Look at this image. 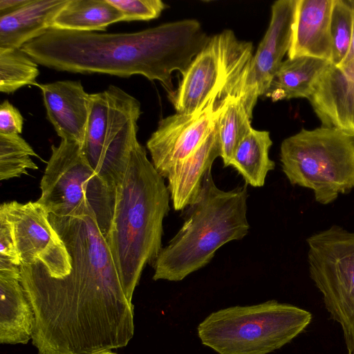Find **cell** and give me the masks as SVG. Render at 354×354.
<instances>
[{
	"label": "cell",
	"mask_w": 354,
	"mask_h": 354,
	"mask_svg": "<svg viewBox=\"0 0 354 354\" xmlns=\"http://www.w3.org/2000/svg\"><path fill=\"white\" fill-rule=\"evenodd\" d=\"M48 218L71 270L53 278L39 261L20 265L34 313L32 344L39 354H96L126 346L134 335L133 306L93 212Z\"/></svg>",
	"instance_id": "obj_1"
},
{
	"label": "cell",
	"mask_w": 354,
	"mask_h": 354,
	"mask_svg": "<svg viewBox=\"0 0 354 354\" xmlns=\"http://www.w3.org/2000/svg\"><path fill=\"white\" fill-rule=\"evenodd\" d=\"M209 37L196 19L162 24L141 31L98 33L49 28L21 50L37 64L58 71L158 80L169 95L171 75L183 74Z\"/></svg>",
	"instance_id": "obj_2"
},
{
	"label": "cell",
	"mask_w": 354,
	"mask_h": 354,
	"mask_svg": "<svg viewBox=\"0 0 354 354\" xmlns=\"http://www.w3.org/2000/svg\"><path fill=\"white\" fill-rule=\"evenodd\" d=\"M164 179L138 142L116 187L113 218L106 236L130 301L144 268L147 263L153 266L162 248L163 221L171 201Z\"/></svg>",
	"instance_id": "obj_3"
},
{
	"label": "cell",
	"mask_w": 354,
	"mask_h": 354,
	"mask_svg": "<svg viewBox=\"0 0 354 354\" xmlns=\"http://www.w3.org/2000/svg\"><path fill=\"white\" fill-rule=\"evenodd\" d=\"M248 198V185L221 189L209 169L198 197L184 209L182 227L156 258L153 279L182 281L207 266L223 245L243 239L250 229Z\"/></svg>",
	"instance_id": "obj_4"
},
{
	"label": "cell",
	"mask_w": 354,
	"mask_h": 354,
	"mask_svg": "<svg viewBox=\"0 0 354 354\" xmlns=\"http://www.w3.org/2000/svg\"><path fill=\"white\" fill-rule=\"evenodd\" d=\"M311 320L303 308L270 300L213 312L197 330L202 344L218 354H268L291 342Z\"/></svg>",
	"instance_id": "obj_5"
},
{
	"label": "cell",
	"mask_w": 354,
	"mask_h": 354,
	"mask_svg": "<svg viewBox=\"0 0 354 354\" xmlns=\"http://www.w3.org/2000/svg\"><path fill=\"white\" fill-rule=\"evenodd\" d=\"M280 161L290 183L311 189L321 204L354 187V137L340 130L301 129L281 142Z\"/></svg>",
	"instance_id": "obj_6"
},
{
	"label": "cell",
	"mask_w": 354,
	"mask_h": 354,
	"mask_svg": "<svg viewBox=\"0 0 354 354\" xmlns=\"http://www.w3.org/2000/svg\"><path fill=\"white\" fill-rule=\"evenodd\" d=\"M51 156L40 183L37 201L48 214L79 216L92 211L98 226L107 236L113 218L115 189L90 165L82 147L62 140L51 146Z\"/></svg>",
	"instance_id": "obj_7"
},
{
	"label": "cell",
	"mask_w": 354,
	"mask_h": 354,
	"mask_svg": "<svg viewBox=\"0 0 354 354\" xmlns=\"http://www.w3.org/2000/svg\"><path fill=\"white\" fill-rule=\"evenodd\" d=\"M141 113L140 102L116 86L91 94L82 149L91 167L114 189L138 142L137 122Z\"/></svg>",
	"instance_id": "obj_8"
},
{
	"label": "cell",
	"mask_w": 354,
	"mask_h": 354,
	"mask_svg": "<svg viewBox=\"0 0 354 354\" xmlns=\"http://www.w3.org/2000/svg\"><path fill=\"white\" fill-rule=\"evenodd\" d=\"M252 51V44L239 40L231 30L210 37L181 75L176 90L169 95L176 113H194L216 96L239 97Z\"/></svg>",
	"instance_id": "obj_9"
},
{
	"label": "cell",
	"mask_w": 354,
	"mask_h": 354,
	"mask_svg": "<svg viewBox=\"0 0 354 354\" xmlns=\"http://www.w3.org/2000/svg\"><path fill=\"white\" fill-rule=\"evenodd\" d=\"M311 279L354 354V232L334 225L307 239Z\"/></svg>",
	"instance_id": "obj_10"
},
{
	"label": "cell",
	"mask_w": 354,
	"mask_h": 354,
	"mask_svg": "<svg viewBox=\"0 0 354 354\" xmlns=\"http://www.w3.org/2000/svg\"><path fill=\"white\" fill-rule=\"evenodd\" d=\"M12 225L21 264L41 262L53 278H62L71 270L70 255L60 236L49 221V214L37 201L23 204L3 203Z\"/></svg>",
	"instance_id": "obj_11"
},
{
	"label": "cell",
	"mask_w": 354,
	"mask_h": 354,
	"mask_svg": "<svg viewBox=\"0 0 354 354\" xmlns=\"http://www.w3.org/2000/svg\"><path fill=\"white\" fill-rule=\"evenodd\" d=\"M227 97H214L205 108L194 113H176L159 121L147 147L151 162L161 176L167 178L202 145L224 109Z\"/></svg>",
	"instance_id": "obj_12"
},
{
	"label": "cell",
	"mask_w": 354,
	"mask_h": 354,
	"mask_svg": "<svg viewBox=\"0 0 354 354\" xmlns=\"http://www.w3.org/2000/svg\"><path fill=\"white\" fill-rule=\"evenodd\" d=\"M297 0H278L271 7L268 30L243 78L240 97L252 117L259 96L265 95L292 41Z\"/></svg>",
	"instance_id": "obj_13"
},
{
	"label": "cell",
	"mask_w": 354,
	"mask_h": 354,
	"mask_svg": "<svg viewBox=\"0 0 354 354\" xmlns=\"http://www.w3.org/2000/svg\"><path fill=\"white\" fill-rule=\"evenodd\" d=\"M308 100L322 127L354 137V59L340 66L330 63Z\"/></svg>",
	"instance_id": "obj_14"
},
{
	"label": "cell",
	"mask_w": 354,
	"mask_h": 354,
	"mask_svg": "<svg viewBox=\"0 0 354 354\" xmlns=\"http://www.w3.org/2000/svg\"><path fill=\"white\" fill-rule=\"evenodd\" d=\"M46 117L64 140L84 145L91 109V94L80 80L38 84Z\"/></svg>",
	"instance_id": "obj_15"
},
{
	"label": "cell",
	"mask_w": 354,
	"mask_h": 354,
	"mask_svg": "<svg viewBox=\"0 0 354 354\" xmlns=\"http://www.w3.org/2000/svg\"><path fill=\"white\" fill-rule=\"evenodd\" d=\"M33 324L34 313L21 283L20 267L0 257V342L28 343Z\"/></svg>",
	"instance_id": "obj_16"
},
{
	"label": "cell",
	"mask_w": 354,
	"mask_h": 354,
	"mask_svg": "<svg viewBox=\"0 0 354 354\" xmlns=\"http://www.w3.org/2000/svg\"><path fill=\"white\" fill-rule=\"evenodd\" d=\"M334 0H297L288 58L317 57L330 62V18Z\"/></svg>",
	"instance_id": "obj_17"
},
{
	"label": "cell",
	"mask_w": 354,
	"mask_h": 354,
	"mask_svg": "<svg viewBox=\"0 0 354 354\" xmlns=\"http://www.w3.org/2000/svg\"><path fill=\"white\" fill-rule=\"evenodd\" d=\"M68 0H30L26 4L0 14V51L21 48L42 35Z\"/></svg>",
	"instance_id": "obj_18"
},
{
	"label": "cell",
	"mask_w": 354,
	"mask_h": 354,
	"mask_svg": "<svg viewBox=\"0 0 354 354\" xmlns=\"http://www.w3.org/2000/svg\"><path fill=\"white\" fill-rule=\"evenodd\" d=\"M216 122L217 120L202 145L167 178L170 200L176 211L184 210L194 202L206 172L212 169L216 158L220 157Z\"/></svg>",
	"instance_id": "obj_19"
},
{
	"label": "cell",
	"mask_w": 354,
	"mask_h": 354,
	"mask_svg": "<svg viewBox=\"0 0 354 354\" xmlns=\"http://www.w3.org/2000/svg\"><path fill=\"white\" fill-rule=\"evenodd\" d=\"M330 64L328 60L313 57L288 58L280 65L265 96L272 102L308 99Z\"/></svg>",
	"instance_id": "obj_20"
},
{
	"label": "cell",
	"mask_w": 354,
	"mask_h": 354,
	"mask_svg": "<svg viewBox=\"0 0 354 354\" xmlns=\"http://www.w3.org/2000/svg\"><path fill=\"white\" fill-rule=\"evenodd\" d=\"M124 21V15L107 0H68L53 19L52 28L79 32L104 31Z\"/></svg>",
	"instance_id": "obj_21"
},
{
	"label": "cell",
	"mask_w": 354,
	"mask_h": 354,
	"mask_svg": "<svg viewBox=\"0 0 354 354\" xmlns=\"http://www.w3.org/2000/svg\"><path fill=\"white\" fill-rule=\"evenodd\" d=\"M272 141L267 131L251 129L236 149L230 165L253 187L265 185L268 174L275 163L269 156Z\"/></svg>",
	"instance_id": "obj_22"
},
{
	"label": "cell",
	"mask_w": 354,
	"mask_h": 354,
	"mask_svg": "<svg viewBox=\"0 0 354 354\" xmlns=\"http://www.w3.org/2000/svg\"><path fill=\"white\" fill-rule=\"evenodd\" d=\"M251 117L240 97L227 95L226 104L216 122L223 167L230 165L236 147L252 128Z\"/></svg>",
	"instance_id": "obj_23"
},
{
	"label": "cell",
	"mask_w": 354,
	"mask_h": 354,
	"mask_svg": "<svg viewBox=\"0 0 354 354\" xmlns=\"http://www.w3.org/2000/svg\"><path fill=\"white\" fill-rule=\"evenodd\" d=\"M38 64L21 48L0 51V91L12 93L26 85H37Z\"/></svg>",
	"instance_id": "obj_24"
},
{
	"label": "cell",
	"mask_w": 354,
	"mask_h": 354,
	"mask_svg": "<svg viewBox=\"0 0 354 354\" xmlns=\"http://www.w3.org/2000/svg\"><path fill=\"white\" fill-rule=\"evenodd\" d=\"M31 156L38 157L19 134L0 133V180L28 174L27 169H37Z\"/></svg>",
	"instance_id": "obj_25"
},
{
	"label": "cell",
	"mask_w": 354,
	"mask_h": 354,
	"mask_svg": "<svg viewBox=\"0 0 354 354\" xmlns=\"http://www.w3.org/2000/svg\"><path fill=\"white\" fill-rule=\"evenodd\" d=\"M353 8L350 0H334L330 18V63L335 66L341 65L349 53L353 35Z\"/></svg>",
	"instance_id": "obj_26"
},
{
	"label": "cell",
	"mask_w": 354,
	"mask_h": 354,
	"mask_svg": "<svg viewBox=\"0 0 354 354\" xmlns=\"http://www.w3.org/2000/svg\"><path fill=\"white\" fill-rule=\"evenodd\" d=\"M124 15V21L158 18L167 8L161 0H107Z\"/></svg>",
	"instance_id": "obj_27"
},
{
	"label": "cell",
	"mask_w": 354,
	"mask_h": 354,
	"mask_svg": "<svg viewBox=\"0 0 354 354\" xmlns=\"http://www.w3.org/2000/svg\"><path fill=\"white\" fill-rule=\"evenodd\" d=\"M0 257L8 259L17 266L21 265L12 225L1 205L0 206Z\"/></svg>",
	"instance_id": "obj_28"
},
{
	"label": "cell",
	"mask_w": 354,
	"mask_h": 354,
	"mask_svg": "<svg viewBox=\"0 0 354 354\" xmlns=\"http://www.w3.org/2000/svg\"><path fill=\"white\" fill-rule=\"evenodd\" d=\"M24 127V118L18 109L6 100L0 105V133L20 134Z\"/></svg>",
	"instance_id": "obj_29"
},
{
	"label": "cell",
	"mask_w": 354,
	"mask_h": 354,
	"mask_svg": "<svg viewBox=\"0 0 354 354\" xmlns=\"http://www.w3.org/2000/svg\"><path fill=\"white\" fill-rule=\"evenodd\" d=\"M29 1L30 0H0V13L14 10Z\"/></svg>",
	"instance_id": "obj_30"
},
{
	"label": "cell",
	"mask_w": 354,
	"mask_h": 354,
	"mask_svg": "<svg viewBox=\"0 0 354 354\" xmlns=\"http://www.w3.org/2000/svg\"><path fill=\"white\" fill-rule=\"evenodd\" d=\"M351 4L353 8V35H352V41L351 45V48L349 53L344 61V62L341 64H346L354 59V0H350ZM340 66V65H339Z\"/></svg>",
	"instance_id": "obj_31"
},
{
	"label": "cell",
	"mask_w": 354,
	"mask_h": 354,
	"mask_svg": "<svg viewBox=\"0 0 354 354\" xmlns=\"http://www.w3.org/2000/svg\"><path fill=\"white\" fill-rule=\"evenodd\" d=\"M96 354H117V353H113L111 351H104L96 353Z\"/></svg>",
	"instance_id": "obj_32"
},
{
	"label": "cell",
	"mask_w": 354,
	"mask_h": 354,
	"mask_svg": "<svg viewBox=\"0 0 354 354\" xmlns=\"http://www.w3.org/2000/svg\"><path fill=\"white\" fill-rule=\"evenodd\" d=\"M348 354H351V353H348Z\"/></svg>",
	"instance_id": "obj_33"
}]
</instances>
